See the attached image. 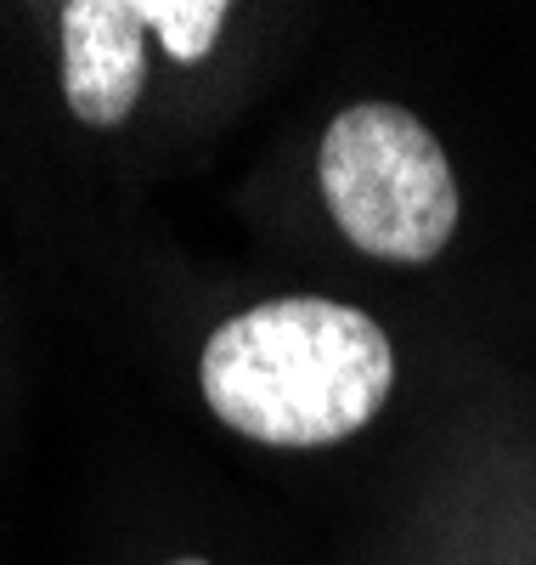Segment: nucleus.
Returning a JSON list of instances; mask_svg holds the SVG:
<instances>
[{
	"instance_id": "1",
	"label": "nucleus",
	"mask_w": 536,
	"mask_h": 565,
	"mask_svg": "<svg viewBox=\"0 0 536 565\" xmlns=\"http://www.w3.org/2000/svg\"><path fill=\"white\" fill-rule=\"evenodd\" d=\"M204 402L266 447H328L356 436L396 385L384 328L339 300L288 295L221 322L204 345Z\"/></svg>"
},
{
	"instance_id": "2",
	"label": "nucleus",
	"mask_w": 536,
	"mask_h": 565,
	"mask_svg": "<svg viewBox=\"0 0 536 565\" xmlns=\"http://www.w3.org/2000/svg\"><path fill=\"white\" fill-rule=\"evenodd\" d=\"M322 199L339 232L378 260H435L458 226V181L424 119L356 103L322 136Z\"/></svg>"
},
{
	"instance_id": "3",
	"label": "nucleus",
	"mask_w": 536,
	"mask_h": 565,
	"mask_svg": "<svg viewBox=\"0 0 536 565\" xmlns=\"http://www.w3.org/2000/svg\"><path fill=\"white\" fill-rule=\"evenodd\" d=\"M141 7L136 0H68L63 7V90L85 125L130 119L148 57H141Z\"/></svg>"
},
{
	"instance_id": "4",
	"label": "nucleus",
	"mask_w": 536,
	"mask_h": 565,
	"mask_svg": "<svg viewBox=\"0 0 536 565\" xmlns=\"http://www.w3.org/2000/svg\"><path fill=\"white\" fill-rule=\"evenodd\" d=\"M141 23H148L175 63H204L210 45L226 23V0H136Z\"/></svg>"
},
{
	"instance_id": "5",
	"label": "nucleus",
	"mask_w": 536,
	"mask_h": 565,
	"mask_svg": "<svg viewBox=\"0 0 536 565\" xmlns=\"http://www.w3.org/2000/svg\"><path fill=\"white\" fill-rule=\"evenodd\" d=\"M170 565H210V559H170Z\"/></svg>"
}]
</instances>
